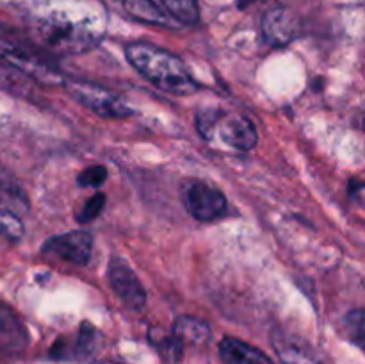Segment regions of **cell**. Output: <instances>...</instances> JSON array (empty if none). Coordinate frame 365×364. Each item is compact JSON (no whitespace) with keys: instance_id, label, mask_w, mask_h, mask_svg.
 Returning a JSON list of instances; mask_svg holds the SVG:
<instances>
[{"instance_id":"1","label":"cell","mask_w":365,"mask_h":364,"mask_svg":"<svg viewBox=\"0 0 365 364\" xmlns=\"http://www.w3.org/2000/svg\"><path fill=\"white\" fill-rule=\"evenodd\" d=\"M125 56L143 77L163 91L178 96L198 91L200 86L189 74L184 61L168 50L152 43L135 41L125 46Z\"/></svg>"},{"instance_id":"2","label":"cell","mask_w":365,"mask_h":364,"mask_svg":"<svg viewBox=\"0 0 365 364\" xmlns=\"http://www.w3.org/2000/svg\"><path fill=\"white\" fill-rule=\"evenodd\" d=\"M64 88L68 89V93H70L75 102H78L86 109L93 111V113L102 118L121 120V118L134 114L132 107H128L125 100H121L113 91L98 84H93V82L88 81H77V79H66Z\"/></svg>"},{"instance_id":"3","label":"cell","mask_w":365,"mask_h":364,"mask_svg":"<svg viewBox=\"0 0 365 364\" xmlns=\"http://www.w3.org/2000/svg\"><path fill=\"white\" fill-rule=\"evenodd\" d=\"M182 203L195 220L214 221L227 213V196L220 188L205 181H185L180 188Z\"/></svg>"},{"instance_id":"4","label":"cell","mask_w":365,"mask_h":364,"mask_svg":"<svg viewBox=\"0 0 365 364\" xmlns=\"http://www.w3.org/2000/svg\"><path fill=\"white\" fill-rule=\"evenodd\" d=\"M107 278L113 291L132 310H141L146 305V291L130 266L120 257H113L107 266Z\"/></svg>"},{"instance_id":"5","label":"cell","mask_w":365,"mask_h":364,"mask_svg":"<svg viewBox=\"0 0 365 364\" xmlns=\"http://www.w3.org/2000/svg\"><path fill=\"white\" fill-rule=\"evenodd\" d=\"M41 250L45 253H52V256L66 261V263L84 266L91 259L93 236L88 231L64 232V234L46 239Z\"/></svg>"},{"instance_id":"6","label":"cell","mask_w":365,"mask_h":364,"mask_svg":"<svg viewBox=\"0 0 365 364\" xmlns=\"http://www.w3.org/2000/svg\"><path fill=\"white\" fill-rule=\"evenodd\" d=\"M271 343L282 364H330L319 350L314 348L302 335L292 332L278 328L271 335Z\"/></svg>"},{"instance_id":"7","label":"cell","mask_w":365,"mask_h":364,"mask_svg":"<svg viewBox=\"0 0 365 364\" xmlns=\"http://www.w3.org/2000/svg\"><path fill=\"white\" fill-rule=\"evenodd\" d=\"M220 136L225 145L239 150V152H250L255 148L259 141V134L253 125V121L248 116L239 113H227L223 111L217 120L214 136Z\"/></svg>"},{"instance_id":"8","label":"cell","mask_w":365,"mask_h":364,"mask_svg":"<svg viewBox=\"0 0 365 364\" xmlns=\"http://www.w3.org/2000/svg\"><path fill=\"white\" fill-rule=\"evenodd\" d=\"M299 18L294 11L285 6H277L264 14L262 32L264 38L273 46H285L298 38L299 34Z\"/></svg>"},{"instance_id":"9","label":"cell","mask_w":365,"mask_h":364,"mask_svg":"<svg viewBox=\"0 0 365 364\" xmlns=\"http://www.w3.org/2000/svg\"><path fill=\"white\" fill-rule=\"evenodd\" d=\"M220 357L225 364H274L262 350L237 338H225L220 343Z\"/></svg>"},{"instance_id":"10","label":"cell","mask_w":365,"mask_h":364,"mask_svg":"<svg viewBox=\"0 0 365 364\" xmlns=\"http://www.w3.org/2000/svg\"><path fill=\"white\" fill-rule=\"evenodd\" d=\"M27 343L24 325L9 307L0 303V350L2 352H18Z\"/></svg>"},{"instance_id":"11","label":"cell","mask_w":365,"mask_h":364,"mask_svg":"<svg viewBox=\"0 0 365 364\" xmlns=\"http://www.w3.org/2000/svg\"><path fill=\"white\" fill-rule=\"evenodd\" d=\"M173 335L182 346L202 345L210 338V327L207 321L195 316H178L173 325Z\"/></svg>"},{"instance_id":"12","label":"cell","mask_w":365,"mask_h":364,"mask_svg":"<svg viewBox=\"0 0 365 364\" xmlns=\"http://www.w3.org/2000/svg\"><path fill=\"white\" fill-rule=\"evenodd\" d=\"M123 7L135 20L146 21V24L170 25V16L152 0H123Z\"/></svg>"},{"instance_id":"13","label":"cell","mask_w":365,"mask_h":364,"mask_svg":"<svg viewBox=\"0 0 365 364\" xmlns=\"http://www.w3.org/2000/svg\"><path fill=\"white\" fill-rule=\"evenodd\" d=\"M173 20L180 21V24L192 25L198 21V6L196 0H160Z\"/></svg>"},{"instance_id":"14","label":"cell","mask_w":365,"mask_h":364,"mask_svg":"<svg viewBox=\"0 0 365 364\" xmlns=\"http://www.w3.org/2000/svg\"><path fill=\"white\" fill-rule=\"evenodd\" d=\"M150 343L155 345V348L159 350L160 357H163L164 364H177L182 357V348L184 346L175 339V335H163V338H157L153 332H150Z\"/></svg>"},{"instance_id":"15","label":"cell","mask_w":365,"mask_h":364,"mask_svg":"<svg viewBox=\"0 0 365 364\" xmlns=\"http://www.w3.org/2000/svg\"><path fill=\"white\" fill-rule=\"evenodd\" d=\"M25 228L20 218L9 209H0V238L6 241H20Z\"/></svg>"},{"instance_id":"16","label":"cell","mask_w":365,"mask_h":364,"mask_svg":"<svg viewBox=\"0 0 365 364\" xmlns=\"http://www.w3.org/2000/svg\"><path fill=\"white\" fill-rule=\"evenodd\" d=\"M221 113H223V109H220V107H200L198 113H196V128L207 141L214 139V128H216Z\"/></svg>"},{"instance_id":"17","label":"cell","mask_w":365,"mask_h":364,"mask_svg":"<svg viewBox=\"0 0 365 364\" xmlns=\"http://www.w3.org/2000/svg\"><path fill=\"white\" fill-rule=\"evenodd\" d=\"M344 328L348 332L349 339L359 346L364 345L365 338V314L362 309H355L344 318Z\"/></svg>"},{"instance_id":"18","label":"cell","mask_w":365,"mask_h":364,"mask_svg":"<svg viewBox=\"0 0 365 364\" xmlns=\"http://www.w3.org/2000/svg\"><path fill=\"white\" fill-rule=\"evenodd\" d=\"M103 207H106V195H103V193H95V195L89 200H86V203L82 206L81 213L77 214V221L82 225L89 223V221H93L100 213H102Z\"/></svg>"},{"instance_id":"19","label":"cell","mask_w":365,"mask_h":364,"mask_svg":"<svg viewBox=\"0 0 365 364\" xmlns=\"http://www.w3.org/2000/svg\"><path fill=\"white\" fill-rule=\"evenodd\" d=\"M107 170L103 166H88L78 173L77 182L81 188H98L106 182Z\"/></svg>"},{"instance_id":"20","label":"cell","mask_w":365,"mask_h":364,"mask_svg":"<svg viewBox=\"0 0 365 364\" xmlns=\"http://www.w3.org/2000/svg\"><path fill=\"white\" fill-rule=\"evenodd\" d=\"M0 203H7V206L11 207V211H13L14 207L27 206L24 193L18 188H14V186L6 184V182L2 181H0Z\"/></svg>"},{"instance_id":"21","label":"cell","mask_w":365,"mask_h":364,"mask_svg":"<svg viewBox=\"0 0 365 364\" xmlns=\"http://www.w3.org/2000/svg\"><path fill=\"white\" fill-rule=\"evenodd\" d=\"M93 364H118V363H113V360H95Z\"/></svg>"},{"instance_id":"22","label":"cell","mask_w":365,"mask_h":364,"mask_svg":"<svg viewBox=\"0 0 365 364\" xmlns=\"http://www.w3.org/2000/svg\"><path fill=\"white\" fill-rule=\"evenodd\" d=\"M248 2H252V0H241V2H239V6H241V7H245L246 4H248Z\"/></svg>"}]
</instances>
